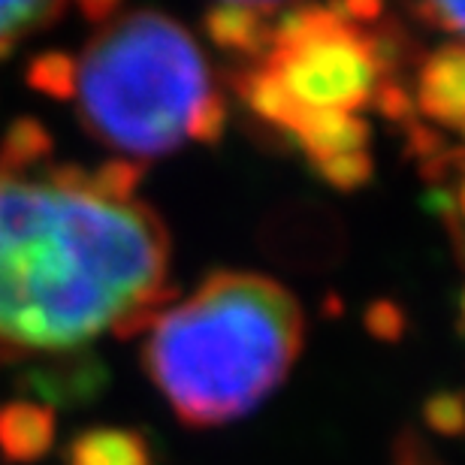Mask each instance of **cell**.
<instances>
[{
	"label": "cell",
	"mask_w": 465,
	"mask_h": 465,
	"mask_svg": "<svg viewBox=\"0 0 465 465\" xmlns=\"http://www.w3.org/2000/svg\"><path fill=\"white\" fill-rule=\"evenodd\" d=\"M414 15L430 27L457 34L465 45V4H423L414 6Z\"/></svg>",
	"instance_id": "12"
},
{
	"label": "cell",
	"mask_w": 465,
	"mask_h": 465,
	"mask_svg": "<svg viewBox=\"0 0 465 465\" xmlns=\"http://www.w3.org/2000/svg\"><path fill=\"white\" fill-rule=\"evenodd\" d=\"M375 4L302 6L272 25L269 49L236 76V91L266 124L291 134L305 118L360 115L390 85L402 40L375 25Z\"/></svg>",
	"instance_id": "4"
},
{
	"label": "cell",
	"mask_w": 465,
	"mask_h": 465,
	"mask_svg": "<svg viewBox=\"0 0 465 465\" xmlns=\"http://www.w3.org/2000/svg\"><path fill=\"white\" fill-rule=\"evenodd\" d=\"M64 13H67V6L52 4V0H45V4H27V0L0 4V58H6L27 36L52 27Z\"/></svg>",
	"instance_id": "10"
},
{
	"label": "cell",
	"mask_w": 465,
	"mask_h": 465,
	"mask_svg": "<svg viewBox=\"0 0 465 465\" xmlns=\"http://www.w3.org/2000/svg\"><path fill=\"white\" fill-rule=\"evenodd\" d=\"M54 414L36 402L0 405V453L13 462H34L52 448Z\"/></svg>",
	"instance_id": "8"
},
{
	"label": "cell",
	"mask_w": 465,
	"mask_h": 465,
	"mask_svg": "<svg viewBox=\"0 0 465 465\" xmlns=\"http://www.w3.org/2000/svg\"><path fill=\"white\" fill-rule=\"evenodd\" d=\"M457 166V182H453V193H450V218H457V236L462 239L465 248V157L453 161Z\"/></svg>",
	"instance_id": "14"
},
{
	"label": "cell",
	"mask_w": 465,
	"mask_h": 465,
	"mask_svg": "<svg viewBox=\"0 0 465 465\" xmlns=\"http://www.w3.org/2000/svg\"><path fill=\"white\" fill-rule=\"evenodd\" d=\"M302 309L254 272H215L145 330L143 362L182 423L239 420L287 378L302 348Z\"/></svg>",
	"instance_id": "2"
},
{
	"label": "cell",
	"mask_w": 465,
	"mask_h": 465,
	"mask_svg": "<svg viewBox=\"0 0 465 465\" xmlns=\"http://www.w3.org/2000/svg\"><path fill=\"white\" fill-rule=\"evenodd\" d=\"M282 9L275 4H221L212 6L203 25L209 40L224 52H239L248 58H260L272 40V15Z\"/></svg>",
	"instance_id": "7"
},
{
	"label": "cell",
	"mask_w": 465,
	"mask_h": 465,
	"mask_svg": "<svg viewBox=\"0 0 465 465\" xmlns=\"http://www.w3.org/2000/svg\"><path fill=\"white\" fill-rule=\"evenodd\" d=\"M67 465H154V457L139 432L100 426L70 441Z\"/></svg>",
	"instance_id": "9"
},
{
	"label": "cell",
	"mask_w": 465,
	"mask_h": 465,
	"mask_svg": "<svg viewBox=\"0 0 465 465\" xmlns=\"http://www.w3.org/2000/svg\"><path fill=\"white\" fill-rule=\"evenodd\" d=\"M76 58H67V88L88 136L139 163L184 143H218L227 124L224 97L197 40L154 9L94 22Z\"/></svg>",
	"instance_id": "3"
},
{
	"label": "cell",
	"mask_w": 465,
	"mask_h": 465,
	"mask_svg": "<svg viewBox=\"0 0 465 465\" xmlns=\"http://www.w3.org/2000/svg\"><path fill=\"white\" fill-rule=\"evenodd\" d=\"M462 321H465V293H462Z\"/></svg>",
	"instance_id": "15"
},
{
	"label": "cell",
	"mask_w": 465,
	"mask_h": 465,
	"mask_svg": "<svg viewBox=\"0 0 465 465\" xmlns=\"http://www.w3.org/2000/svg\"><path fill=\"white\" fill-rule=\"evenodd\" d=\"M139 182V163H58L36 121L9 127L0 145V366L130 339L166 309L170 236L136 197Z\"/></svg>",
	"instance_id": "1"
},
{
	"label": "cell",
	"mask_w": 465,
	"mask_h": 465,
	"mask_svg": "<svg viewBox=\"0 0 465 465\" xmlns=\"http://www.w3.org/2000/svg\"><path fill=\"white\" fill-rule=\"evenodd\" d=\"M414 106L430 124L465 139V45L453 43L426 54L414 82Z\"/></svg>",
	"instance_id": "6"
},
{
	"label": "cell",
	"mask_w": 465,
	"mask_h": 465,
	"mask_svg": "<svg viewBox=\"0 0 465 465\" xmlns=\"http://www.w3.org/2000/svg\"><path fill=\"white\" fill-rule=\"evenodd\" d=\"M426 423L439 435H465V393H435L426 402Z\"/></svg>",
	"instance_id": "11"
},
{
	"label": "cell",
	"mask_w": 465,
	"mask_h": 465,
	"mask_svg": "<svg viewBox=\"0 0 465 465\" xmlns=\"http://www.w3.org/2000/svg\"><path fill=\"white\" fill-rule=\"evenodd\" d=\"M312 170L339 191H357L371 175V130L362 115H318L291 130Z\"/></svg>",
	"instance_id": "5"
},
{
	"label": "cell",
	"mask_w": 465,
	"mask_h": 465,
	"mask_svg": "<svg viewBox=\"0 0 465 465\" xmlns=\"http://www.w3.org/2000/svg\"><path fill=\"white\" fill-rule=\"evenodd\" d=\"M369 327L375 330V336L396 339L399 332H402V314L390 302H378V305H371V312H369Z\"/></svg>",
	"instance_id": "13"
}]
</instances>
